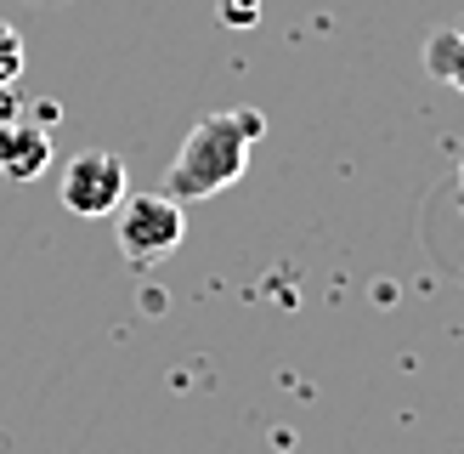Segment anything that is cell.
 <instances>
[{
	"instance_id": "1",
	"label": "cell",
	"mask_w": 464,
	"mask_h": 454,
	"mask_svg": "<svg viewBox=\"0 0 464 454\" xmlns=\"http://www.w3.org/2000/svg\"><path fill=\"white\" fill-rule=\"evenodd\" d=\"M255 136H261V114H255V108L204 114V120L181 136V148H176L170 171H165V193H170L176 204L227 193L232 182L244 176V165H249Z\"/></svg>"
},
{
	"instance_id": "3",
	"label": "cell",
	"mask_w": 464,
	"mask_h": 454,
	"mask_svg": "<svg viewBox=\"0 0 464 454\" xmlns=\"http://www.w3.org/2000/svg\"><path fill=\"white\" fill-rule=\"evenodd\" d=\"M125 193H130L125 159L108 153V148H85L63 165V204L74 216H113Z\"/></svg>"
},
{
	"instance_id": "5",
	"label": "cell",
	"mask_w": 464,
	"mask_h": 454,
	"mask_svg": "<svg viewBox=\"0 0 464 454\" xmlns=\"http://www.w3.org/2000/svg\"><path fill=\"white\" fill-rule=\"evenodd\" d=\"M425 68L430 80H442L448 91H459L464 97V29H442L425 40Z\"/></svg>"
},
{
	"instance_id": "8",
	"label": "cell",
	"mask_w": 464,
	"mask_h": 454,
	"mask_svg": "<svg viewBox=\"0 0 464 454\" xmlns=\"http://www.w3.org/2000/svg\"><path fill=\"white\" fill-rule=\"evenodd\" d=\"M17 120V97H12V85H0V125Z\"/></svg>"
},
{
	"instance_id": "6",
	"label": "cell",
	"mask_w": 464,
	"mask_h": 454,
	"mask_svg": "<svg viewBox=\"0 0 464 454\" xmlns=\"http://www.w3.org/2000/svg\"><path fill=\"white\" fill-rule=\"evenodd\" d=\"M23 63H29V45H23V35L0 17V85H17Z\"/></svg>"
},
{
	"instance_id": "9",
	"label": "cell",
	"mask_w": 464,
	"mask_h": 454,
	"mask_svg": "<svg viewBox=\"0 0 464 454\" xmlns=\"http://www.w3.org/2000/svg\"><path fill=\"white\" fill-rule=\"evenodd\" d=\"M459 199H464V159H459Z\"/></svg>"
},
{
	"instance_id": "2",
	"label": "cell",
	"mask_w": 464,
	"mask_h": 454,
	"mask_svg": "<svg viewBox=\"0 0 464 454\" xmlns=\"http://www.w3.org/2000/svg\"><path fill=\"white\" fill-rule=\"evenodd\" d=\"M113 239L130 267H153L188 239V211L170 193H125L113 211Z\"/></svg>"
},
{
	"instance_id": "4",
	"label": "cell",
	"mask_w": 464,
	"mask_h": 454,
	"mask_svg": "<svg viewBox=\"0 0 464 454\" xmlns=\"http://www.w3.org/2000/svg\"><path fill=\"white\" fill-rule=\"evenodd\" d=\"M45 165H52V131L29 125V120L0 125V176L6 182H34Z\"/></svg>"
},
{
	"instance_id": "7",
	"label": "cell",
	"mask_w": 464,
	"mask_h": 454,
	"mask_svg": "<svg viewBox=\"0 0 464 454\" xmlns=\"http://www.w3.org/2000/svg\"><path fill=\"white\" fill-rule=\"evenodd\" d=\"M216 12L227 29H255L261 23V0H216Z\"/></svg>"
}]
</instances>
